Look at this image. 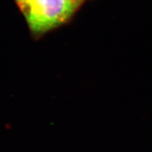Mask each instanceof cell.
<instances>
[{
	"mask_svg": "<svg viewBox=\"0 0 152 152\" xmlns=\"http://www.w3.org/2000/svg\"><path fill=\"white\" fill-rule=\"evenodd\" d=\"M86 0H22V10L33 33L44 34L66 22Z\"/></svg>",
	"mask_w": 152,
	"mask_h": 152,
	"instance_id": "obj_1",
	"label": "cell"
},
{
	"mask_svg": "<svg viewBox=\"0 0 152 152\" xmlns=\"http://www.w3.org/2000/svg\"><path fill=\"white\" fill-rule=\"evenodd\" d=\"M15 1H16V2H17V4H18V3H20V2H21V1H22V0H15Z\"/></svg>",
	"mask_w": 152,
	"mask_h": 152,
	"instance_id": "obj_2",
	"label": "cell"
}]
</instances>
